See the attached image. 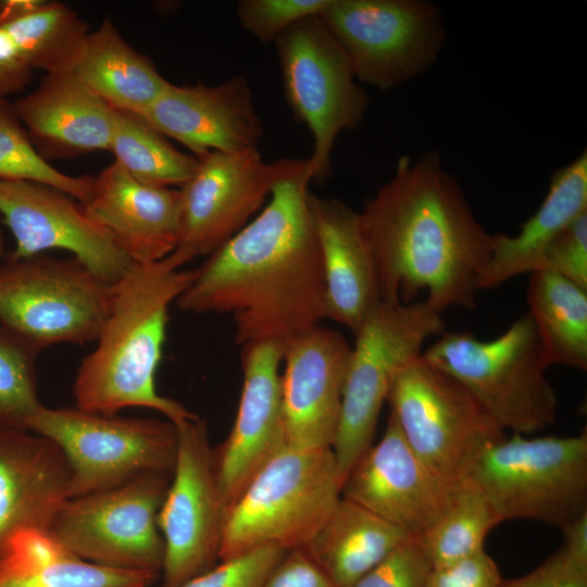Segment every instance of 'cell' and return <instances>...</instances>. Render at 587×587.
<instances>
[{
  "mask_svg": "<svg viewBox=\"0 0 587 587\" xmlns=\"http://www.w3.org/2000/svg\"><path fill=\"white\" fill-rule=\"evenodd\" d=\"M561 530L564 535L562 548L575 560L587 564V512Z\"/></svg>",
  "mask_w": 587,
  "mask_h": 587,
  "instance_id": "7bdbcfd3",
  "label": "cell"
},
{
  "mask_svg": "<svg viewBox=\"0 0 587 587\" xmlns=\"http://www.w3.org/2000/svg\"><path fill=\"white\" fill-rule=\"evenodd\" d=\"M319 17L357 80L379 90L422 74L446 41L441 12L425 0H330Z\"/></svg>",
  "mask_w": 587,
  "mask_h": 587,
  "instance_id": "4fadbf2b",
  "label": "cell"
},
{
  "mask_svg": "<svg viewBox=\"0 0 587 587\" xmlns=\"http://www.w3.org/2000/svg\"><path fill=\"white\" fill-rule=\"evenodd\" d=\"M260 587H336L302 549L287 551Z\"/></svg>",
  "mask_w": 587,
  "mask_h": 587,
  "instance_id": "60d3db41",
  "label": "cell"
},
{
  "mask_svg": "<svg viewBox=\"0 0 587 587\" xmlns=\"http://www.w3.org/2000/svg\"><path fill=\"white\" fill-rule=\"evenodd\" d=\"M309 203L322 253L326 319L355 334L382 302L359 212L339 199L321 198L312 192Z\"/></svg>",
  "mask_w": 587,
  "mask_h": 587,
  "instance_id": "cb8c5ba5",
  "label": "cell"
},
{
  "mask_svg": "<svg viewBox=\"0 0 587 587\" xmlns=\"http://www.w3.org/2000/svg\"><path fill=\"white\" fill-rule=\"evenodd\" d=\"M382 302L411 303L421 290L437 311L476 305L494 234L475 217L436 152L401 157L392 177L359 212Z\"/></svg>",
  "mask_w": 587,
  "mask_h": 587,
  "instance_id": "7a4b0ae2",
  "label": "cell"
},
{
  "mask_svg": "<svg viewBox=\"0 0 587 587\" xmlns=\"http://www.w3.org/2000/svg\"><path fill=\"white\" fill-rule=\"evenodd\" d=\"M158 577L84 561L42 530L18 534L0 558V587H149Z\"/></svg>",
  "mask_w": 587,
  "mask_h": 587,
  "instance_id": "83f0119b",
  "label": "cell"
},
{
  "mask_svg": "<svg viewBox=\"0 0 587 587\" xmlns=\"http://www.w3.org/2000/svg\"><path fill=\"white\" fill-rule=\"evenodd\" d=\"M445 326L442 313L425 300L380 302L354 334L332 446L341 482L373 444L378 416L396 373L422 355L426 339L441 334Z\"/></svg>",
  "mask_w": 587,
  "mask_h": 587,
  "instance_id": "ba28073f",
  "label": "cell"
},
{
  "mask_svg": "<svg viewBox=\"0 0 587 587\" xmlns=\"http://www.w3.org/2000/svg\"><path fill=\"white\" fill-rule=\"evenodd\" d=\"M4 250H5L4 239H3V235L0 228V258L4 255Z\"/></svg>",
  "mask_w": 587,
  "mask_h": 587,
  "instance_id": "ee69618b",
  "label": "cell"
},
{
  "mask_svg": "<svg viewBox=\"0 0 587 587\" xmlns=\"http://www.w3.org/2000/svg\"><path fill=\"white\" fill-rule=\"evenodd\" d=\"M455 489L413 452L389 414L380 440L346 474L341 497L419 538L448 509Z\"/></svg>",
  "mask_w": 587,
  "mask_h": 587,
  "instance_id": "e0dca14e",
  "label": "cell"
},
{
  "mask_svg": "<svg viewBox=\"0 0 587 587\" xmlns=\"http://www.w3.org/2000/svg\"><path fill=\"white\" fill-rule=\"evenodd\" d=\"M278 548H261L223 560L178 587H260L285 555Z\"/></svg>",
  "mask_w": 587,
  "mask_h": 587,
  "instance_id": "d590c367",
  "label": "cell"
},
{
  "mask_svg": "<svg viewBox=\"0 0 587 587\" xmlns=\"http://www.w3.org/2000/svg\"><path fill=\"white\" fill-rule=\"evenodd\" d=\"M114 286L75 258H7L0 267V326L40 351L97 340Z\"/></svg>",
  "mask_w": 587,
  "mask_h": 587,
  "instance_id": "9c48e42d",
  "label": "cell"
},
{
  "mask_svg": "<svg viewBox=\"0 0 587 587\" xmlns=\"http://www.w3.org/2000/svg\"><path fill=\"white\" fill-rule=\"evenodd\" d=\"M195 277L167 258L134 264L115 283L110 313L96 348L84 358L73 384L75 407L113 415L127 408H147L178 424L197 416L160 395L155 373L162 358L168 308Z\"/></svg>",
  "mask_w": 587,
  "mask_h": 587,
  "instance_id": "3957f363",
  "label": "cell"
},
{
  "mask_svg": "<svg viewBox=\"0 0 587 587\" xmlns=\"http://www.w3.org/2000/svg\"><path fill=\"white\" fill-rule=\"evenodd\" d=\"M432 564L416 538H408L350 587H426Z\"/></svg>",
  "mask_w": 587,
  "mask_h": 587,
  "instance_id": "8d00e7d4",
  "label": "cell"
},
{
  "mask_svg": "<svg viewBox=\"0 0 587 587\" xmlns=\"http://www.w3.org/2000/svg\"><path fill=\"white\" fill-rule=\"evenodd\" d=\"M174 425L176 459L158 513L164 542L162 587H178L214 566L229 509L217 480L207 423L195 416Z\"/></svg>",
  "mask_w": 587,
  "mask_h": 587,
  "instance_id": "9a60e30c",
  "label": "cell"
},
{
  "mask_svg": "<svg viewBox=\"0 0 587 587\" xmlns=\"http://www.w3.org/2000/svg\"><path fill=\"white\" fill-rule=\"evenodd\" d=\"M95 176H71L52 166L33 146L13 103L0 98V179H20L57 188L82 204Z\"/></svg>",
  "mask_w": 587,
  "mask_h": 587,
  "instance_id": "d6a6232c",
  "label": "cell"
},
{
  "mask_svg": "<svg viewBox=\"0 0 587 587\" xmlns=\"http://www.w3.org/2000/svg\"><path fill=\"white\" fill-rule=\"evenodd\" d=\"M527 312L551 366L587 369V290L548 271L529 273Z\"/></svg>",
  "mask_w": 587,
  "mask_h": 587,
  "instance_id": "f546056e",
  "label": "cell"
},
{
  "mask_svg": "<svg viewBox=\"0 0 587 587\" xmlns=\"http://www.w3.org/2000/svg\"><path fill=\"white\" fill-rule=\"evenodd\" d=\"M70 485L67 461L53 441L0 424V558L18 534L50 532Z\"/></svg>",
  "mask_w": 587,
  "mask_h": 587,
  "instance_id": "44dd1931",
  "label": "cell"
},
{
  "mask_svg": "<svg viewBox=\"0 0 587 587\" xmlns=\"http://www.w3.org/2000/svg\"><path fill=\"white\" fill-rule=\"evenodd\" d=\"M39 349L0 326V424L27 429L40 409L35 373Z\"/></svg>",
  "mask_w": 587,
  "mask_h": 587,
  "instance_id": "836d02e7",
  "label": "cell"
},
{
  "mask_svg": "<svg viewBox=\"0 0 587 587\" xmlns=\"http://www.w3.org/2000/svg\"><path fill=\"white\" fill-rule=\"evenodd\" d=\"M408 538L398 527L340 497L303 550L336 587H350Z\"/></svg>",
  "mask_w": 587,
  "mask_h": 587,
  "instance_id": "484cf974",
  "label": "cell"
},
{
  "mask_svg": "<svg viewBox=\"0 0 587 587\" xmlns=\"http://www.w3.org/2000/svg\"><path fill=\"white\" fill-rule=\"evenodd\" d=\"M272 344L241 347L242 389L227 438L214 450L217 480L230 508L254 475L287 447L279 365Z\"/></svg>",
  "mask_w": 587,
  "mask_h": 587,
  "instance_id": "ac0fdd59",
  "label": "cell"
},
{
  "mask_svg": "<svg viewBox=\"0 0 587 587\" xmlns=\"http://www.w3.org/2000/svg\"><path fill=\"white\" fill-rule=\"evenodd\" d=\"M536 271L554 273L587 290V212L549 243Z\"/></svg>",
  "mask_w": 587,
  "mask_h": 587,
  "instance_id": "74e56055",
  "label": "cell"
},
{
  "mask_svg": "<svg viewBox=\"0 0 587 587\" xmlns=\"http://www.w3.org/2000/svg\"><path fill=\"white\" fill-rule=\"evenodd\" d=\"M351 349L341 333L320 324L284 352L282 399L287 447L332 448Z\"/></svg>",
  "mask_w": 587,
  "mask_h": 587,
  "instance_id": "d6986e66",
  "label": "cell"
},
{
  "mask_svg": "<svg viewBox=\"0 0 587 587\" xmlns=\"http://www.w3.org/2000/svg\"><path fill=\"white\" fill-rule=\"evenodd\" d=\"M0 213L15 239L11 260L46 250L70 251L98 276L115 284L135 264L70 195L40 183L0 179Z\"/></svg>",
  "mask_w": 587,
  "mask_h": 587,
  "instance_id": "2e32d148",
  "label": "cell"
},
{
  "mask_svg": "<svg viewBox=\"0 0 587 587\" xmlns=\"http://www.w3.org/2000/svg\"><path fill=\"white\" fill-rule=\"evenodd\" d=\"M197 160L195 174L179 189L178 241L166 257L177 268L217 250L252 220L276 184L310 165L309 159L266 162L258 148Z\"/></svg>",
  "mask_w": 587,
  "mask_h": 587,
  "instance_id": "5bb4252c",
  "label": "cell"
},
{
  "mask_svg": "<svg viewBox=\"0 0 587 587\" xmlns=\"http://www.w3.org/2000/svg\"><path fill=\"white\" fill-rule=\"evenodd\" d=\"M0 26L29 66L47 74L73 72L89 34L87 24L68 7L40 0L0 2Z\"/></svg>",
  "mask_w": 587,
  "mask_h": 587,
  "instance_id": "f1b7e54d",
  "label": "cell"
},
{
  "mask_svg": "<svg viewBox=\"0 0 587 587\" xmlns=\"http://www.w3.org/2000/svg\"><path fill=\"white\" fill-rule=\"evenodd\" d=\"M386 402L413 452L452 488L465 483L488 446L505 437L458 380L422 355L396 373Z\"/></svg>",
  "mask_w": 587,
  "mask_h": 587,
  "instance_id": "52a82bcc",
  "label": "cell"
},
{
  "mask_svg": "<svg viewBox=\"0 0 587 587\" xmlns=\"http://www.w3.org/2000/svg\"><path fill=\"white\" fill-rule=\"evenodd\" d=\"M498 524L480 492L463 484L444 514L416 539L433 569L484 550L487 535Z\"/></svg>",
  "mask_w": 587,
  "mask_h": 587,
  "instance_id": "1f68e13d",
  "label": "cell"
},
{
  "mask_svg": "<svg viewBox=\"0 0 587 587\" xmlns=\"http://www.w3.org/2000/svg\"><path fill=\"white\" fill-rule=\"evenodd\" d=\"M499 587H587V564L561 547L529 573L503 580Z\"/></svg>",
  "mask_w": 587,
  "mask_h": 587,
  "instance_id": "ab89813d",
  "label": "cell"
},
{
  "mask_svg": "<svg viewBox=\"0 0 587 587\" xmlns=\"http://www.w3.org/2000/svg\"><path fill=\"white\" fill-rule=\"evenodd\" d=\"M139 116L184 145L196 159L210 152L255 149L263 135L250 85L241 74L215 86L168 83Z\"/></svg>",
  "mask_w": 587,
  "mask_h": 587,
  "instance_id": "ffe728a7",
  "label": "cell"
},
{
  "mask_svg": "<svg viewBox=\"0 0 587 587\" xmlns=\"http://www.w3.org/2000/svg\"><path fill=\"white\" fill-rule=\"evenodd\" d=\"M136 180L158 187L183 186L198 160L177 150L139 115L116 110L110 150Z\"/></svg>",
  "mask_w": 587,
  "mask_h": 587,
  "instance_id": "4dcf8cb0",
  "label": "cell"
},
{
  "mask_svg": "<svg viewBox=\"0 0 587 587\" xmlns=\"http://www.w3.org/2000/svg\"><path fill=\"white\" fill-rule=\"evenodd\" d=\"M13 105L46 161L110 150L116 110L73 72L47 74Z\"/></svg>",
  "mask_w": 587,
  "mask_h": 587,
  "instance_id": "603a6c76",
  "label": "cell"
},
{
  "mask_svg": "<svg viewBox=\"0 0 587 587\" xmlns=\"http://www.w3.org/2000/svg\"><path fill=\"white\" fill-rule=\"evenodd\" d=\"M73 73L114 110L138 115L170 83L148 57L125 41L109 18L88 34Z\"/></svg>",
  "mask_w": 587,
  "mask_h": 587,
  "instance_id": "4316f807",
  "label": "cell"
},
{
  "mask_svg": "<svg viewBox=\"0 0 587 587\" xmlns=\"http://www.w3.org/2000/svg\"><path fill=\"white\" fill-rule=\"evenodd\" d=\"M422 357L458 380L504 432L532 434L555 421L558 398L528 313L489 341L444 333Z\"/></svg>",
  "mask_w": 587,
  "mask_h": 587,
  "instance_id": "277c9868",
  "label": "cell"
},
{
  "mask_svg": "<svg viewBox=\"0 0 587 587\" xmlns=\"http://www.w3.org/2000/svg\"><path fill=\"white\" fill-rule=\"evenodd\" d=\"M33 72L15 40L0 26V98L22 91Z\"/></svg>",
  "mask_w": 587,
  "mask_h": 587,
  "instance_id": "b9f144b4",
  "label": "cell"
},
{
  "mask_svg": "<svg viewBox=\"0 0 587 587\" xmlns=\"http://www.w3.org/2000/svg\"><path fill=\"white\" fill-rule=\"evenodd\" d=\"M464 484L499 523L528 519L562 529L587 512V432L505 436L479 454Z\"/></svg>",
  "mask_w": 587,
  "mask_h": 587,
  "instance_id": "8992f818",
  "label": "cell"
},
{
  "mask_svg": "<svg viewBox=\"0 0 587 587\" xmlns=\"http://www.w3.org/2000/svg\"><path fill=\"white\" fill-rule=\"evenodd\" d=\"M502 582L497 563L484 549L452 563L433 567L426 587H499Z\"/></svg>",
  "mask_w": 587,
  "mask_h": 587,
  "instance_id": "f35d334b",
  "label": "cell"
},
{
  "mask_svg": "<svg viewBox=\"0 0 587 587\" xmlns=\"http://www.w3.org/2000/svg\"><path fill=\"white\" fill-rule=\"evenodd\" d=\"M330 0H240L236 15L240 25L262 43L274 40L296 22L319 15Z\"/></svg>",
  "mask_w": 587,
  "mask_h": 587,
  "instance_id": "e575fe53",
  "label": "cell"
},
{
  "mask_svg": "<svg viewBox=\"0 0 587 587\" xmlns=\"http://www.w3.org/2000/svg\"><path fill=\"white\" fill-rule=\"evenodd\" d=\"M171 476L148 472L115 487L70 498L50 533L84 561L160 576L164 542L158 513Z\"/></svg>",
  "mask_w": 587,
  "mask_h": 587,
  "instance_id": "7c38bea8",
  "label": "cell"
},
{
  "mask_svg": "<svg viewBox=\"0 0 587 587\" xmlns=\"http://www.w3.org/2000/svg\"><path fill=\"white\" fill-rule=\"evenodd\" d=\"M332 448L286 447L228 509L218 560L261 548L304 549L341 497Z\"/></svg>",
  "mask_w": 587,
  "mask_h": 587,
  "instance_id": "5b68a950",
  "label": "cell"
},
{
  "mask_svg": "<svg viewBox=\"0 0 587 587\" xmlns=\"http://www.w3.org/2000/svg\"><path fill=\"white\" fill-rule=\"evenodd\" d=\"M27 429L53 441L64 454L71 472V498L115 487L148 472L172 473L174 469L177 430L170 421L42 404Z\"/></svg>",
  "mask_w": 587,
  "mask_h": 587,
  "instance_id": "30bf717a",
  "label": "cell"
},
{
  "mask_svg": "<svg viewBox=\"0 0 587 587\" xmlns=\"http://www.w3.org/2000/svg\"><path fill=\"white\" fill-rule=\"evenodd\" d=\"M83 207L135 264L163 260L177 245L179 189L142 184L116 161L93 177Z\"/></svg>",
  "mask_w": 587,
  "mask_h": 587,
  "instance_id": "7402d4cb",
  "label": "cell"
},
{
  "mask_svg": "<svg viewBox=\"0 0 587 587\" xmlns=\"http://www.w3.org/2000/svg\"><path fill=\"white\" fill-rule=\"evenodd\" d=\"M311 182L309 165L276 184L264 209L195 270L177 307L227 314L239 346L272 344L283 354L320 325L325 279Z\"/></svg>",
  "mask_w": 587,
  "mask_h": 587,
  "instance_id": "6da1fadb",
  "label": "cell"
},
{
  "mask_svg": "<svg viewBox=\"0 0 587 587\" xmlns=\"http://www.w3.org/2000/svg\"><path fill=\"white\" fill-rule=\"evenodd\" d=\"M274 45L286 102L313 137L312 182L323 183L332 173L337 137L362 124L369 98L344 49L319 15L296 22Z\"/></svg>",
  "mask_w": 587,
  "mask_h": 587,
  "instance_id": "8fae6325",
  "label": "cell"
},
{
  "mask_svg": "<svg viewBox=\"0 0 587 587\" xmlns=\"http://www.w3.org/2000/svg\"><path fill=\"white\" fill-rule=\"evenodd\" d=\"M587 212V153L559 168L538 210L514 236L494 234L491 255L478 289L495 288L521 274L537 270L549 243Z\"/></svg>",
  "mask_w": 587,
  "mask_h": 587,
  "instance_id": "d4e9b609",
  "label": "cell"
}]
</instances>
